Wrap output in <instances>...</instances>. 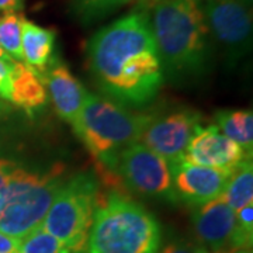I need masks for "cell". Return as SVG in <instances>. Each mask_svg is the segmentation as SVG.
I'll return each instance as SVG.
<instances>
[{
  "label": "cell",
  "mask_w": 253,
  "mask_h": 253,
  "mask_svg": "<svg viewBox=\"0 0 253 253\" xmlns=\"http://www.w3.org/2000/svg\"><path fill=\"white\" fill-rule=\"evenodd\" d=\"M17 253H78L48 234L42 226L20 239Z\"/></svg>",
  "instance_id": "19"
},
{
  "label": "cell",
  "mask_w": 253,
  "mask_h": 253,
  "mask_svg": "<svg viewBox=\"0 0 253 253\" xmlns=\"http://www.w3.org/2000/svg\"><path fill=\"white\" fill-rule=\"evenodd\" d=\"M14 166H16L14 162H11L9 159H4V158H0V210L3 207V203H4V199H6L10 174L13 172Z\"/></svg>",
  "instance_id": "21"
},
{
  "label": "cell",
  "mask_w": 253,
  "mask_h": 253,
  "mask_svg": "<svg viewBox=\"0 0 253 253\" xmlns=\"http://www.w3.org/2000/svg\"><path fill=\"white\" fill-rule=\"evenodd\" d=\"M191 225L199 241L197 244L207 252L238 249L235 211L222 197L196 207L191 215Z\"/></svg>",
  "instance_id": "11"
},
{
  "label": "cell",
  "mask_w": 253,
  "mask_h": 253,
  "mask_svg": "<svg viewBox=\"0 0 253 253\" xmlns=\"http://www.w3.org/2000/svg\"><path fill=\"white\" fill-rule=\"evenodd\" d=\"M49 65L51 68H46L42 75V82L46 84V93H49L56 113L73 126L89 93L73 76L66 65L54 61Z\"/></svg>",
  "instance_id": "13"
},
{
  "label": "cell",
  "mask_w": 253,
  "mask_h": 253,
  "mask_svg": "<svg viewBox=\"0 0 253 253\" xmlns=\"http://www.w3.org/2000/svg\"><path fill=\"white\" fill-rule=\"evenodd\" d=\"M100 89L121 104L144 106L162 87L165 72L148 11H131L99 30L86 46Z\"/></svg>",
  "instance_id": "1"
},
{
  "label": "cell",
  "mask_w": 253,
  "mask_h": 253,
  "mask_svg": "<svg viewBox=\"0 0 253 253\" xmlns=\"http://www.w3.org/2000/svg\"><path fill=\"white\" fill-rule=\"evenodd\" d=\"M204 253H232V251H221V252H207V251H206Z\"/></svg>",
  "instance_id": "32"
},
{
  "label": "cell",
  "mask_w": 253,
  "mask_h": 253,
  "mask_svg": "<svg viewBox=\"0 0 253 253\" xmlns=\"http://www.w3.org/2000/svg\"><path fill=\"white\" fill-rule=\"evenodd\" d=\"M20 239L0 231V253H17Z\"/></svg>",
  "instance_id": "24"
},
{
  "label": "cell",
  "mask_w": 253,
  "mask_h": 253,
  "mask_svg": "<svg viewBox=\"0 0 253 253\" xmlns=\"http://www.w3.org/2000/svg\"><path fill=\"white\" fill-rule=\"evenodd\" d=\"M218 129L252 156L253 113L251 110H222L215 114Z\"/></svg>",
  "instance_id": "16"
},
{
  "label": "cell",
  "mask_w": 253,
  "mask_h": 253,
  "mask_svg": "<svg viewBox=\"0 0 253 253\" xmlns=\"http://www.w3.org/2000/svg\"><path fill=\"white\" fill-rule=\"evenodd\" d=\"M13 62H6V61L0 59V99L6 100V101H10V93H11V65H13Z\"/></svg>",
  "instance_id": "22"
},
{
  "label": "cell",
  "mask_w": 253,
  "mask_h": 253,
  "mask_svg": "<svg viewBox=\"0 0 253 253\" xmlns=\"http://www.w3.org/2000/svg\"><path fill=\"white\" fill-rule=\"evenodd\" d=\"M149 118L151 116L134 114L118 103L89 93L73 129L100 168L109 176L117 177L120 155L139 142Z\"/></svg>",
  "instance_id": "4"
},
{
  "label": "cell",
  "mask_w": 253,
  "mask_h": 253,
  "mask_svg": "<svg viewBox=\"0 0 253 253\" xmlns=\"http://www.w3.org/2000/svg\"><path fill=\"white\" fill-rule=\"evenodd\" d=\"M20 13H4L0 17V46L13 61L23 62L21 52V23Z\"/></svg>",
  "instance_id": "18"
},
{
  "label": "cell",
  "mask_w": 253,
  "mask_h": 253,
  "mask_svg": "<svg viewBox=\"0 0 253 253\" xmlns=\"http://www.w3.org/2000/svg\"><path fill=\"white\" fill-rule=\"evenodd\" d=\"M10 101L27 113L44 107L48 101L42 78L24 62L14 61L11 65Z\"/></svg>",
  "instance_id": "14"
},
{
  "label": "cell",
  "mask_w": 253,
  "mask_h": 253,
  "mask_svg": "<svg viewBox=\"0 0 253 253\" xmlns=\"http://www.w3.org/2000/svg\"><path fill=\"white\" fill-rule=\"evenodd\" d=\"M128 3L131 0H72L73 10L83 23H94Z\"/></svg>",
  "instance_id": "20"
},
{
  "label": "cell",
  "mask_w": 253,
  "mask_h": 253,
  "mask_svg": "<svg viewBox=\"0 0 253 253\" xmlns=\"http://www.w3.org/2000/svg\"><path fill=\"white\" fill-rule=\"evenodd\" d=\"M149 18L163 72L180 79L206 71L212 41L201 6L191 0H162Z\"/></svg>",
  "instance_id": "2"
},
{
  "label": "cell",
  "mask_w": 253,
  "mask_h": 253,
  "mask_svg": "<svg viewBox=\"0 0 253 253\" xmlns=\"http://www.w3.org/2000/svg\"><path fill=\"white\" fill-rule=\"evenodd\" d=\"M66 180L62 165H55L44 172L16 165L0 210V231L21 239L40 228Z\"/></svg>",
  "instance_id": "5"
},
{
  "label": "cell",
  "mask_w": 253,
  "mask_h": 253,
  "mask_svg": "<svg viewBox=\"0 0 253 253\" xmlns=\"http://www.w3.org/2000/svg\"><path fill=\"white\" fill-rule=\"evenodd\" d=\"M161 226L141 204L113 193L101 201L91 222L87 253H158Z\"/></svg>",
  "instance_id": "3"
},
{
  "label": "cell",
  "mask_w": 253,
  "mask_h": 253,
  "mask_svg": "<svg viewBox=\"0 0 253 253\" xmlns=\"http://www.w3.org/2000/svg\"><path fill=\"white\" fill-rule=\"evenodd\" d=\"M232 253H252V248H238Z\"/></svg>",
  "instance_id": "28"
},
{
  "label": "cell",
  "mask_w": 253,
  "mask_h": 253,
  "mask_svg": "<svg viewBox=\"0 0 253 253\" xmlns=\"http://www.w3.org/2000/svg\"><path fill=\"white\" fill-rule=\"evenodd\" d=\"M6 110H7V106H6V104H4V103H3V101L0 100V116H1V114H3V113L6 111Z\"/></svg>",
  "instance_id": "29"
},
{
  "label": "cell",
  "mask_w": 253,
  "mask_h": 253,
  "mask_svg": "<svg viewBox=\"0 0 253 253\" xmlns=\"http://www.w3.org/2000/svg\"><path fill=\"white\" fill-rule=\"evenodd\" d=\"M239 1H242L245 6H248V7H251L252 9V4H253V0H239Z\"/></svg>",
  "instance_id": "30"
},
{
  "label": "cell",
  "mask_w": 253,
  "mask_h": 253,
  "mask_svg": "<svg viewBox=\"0 0 253 253\" xmlns=\"http://www.w3.org/2000/svg\"><path fill=\"white\" fill-rule=\"evenodd\" d=\"M55 37L54 30L41 27L26 18L21 23L23 62L40 73V76L44 75L49 63L52 62Z\"/></svg>",
  "instance_id": "15"
},
{
  "label": "cell",
  "mask_w": 253,
  "mask_h": 253,
  "mask_svg": "<svg viewBox=\"0 0 253 253\" xmlns=\"http://www.w3.org/2000/svg\"><path fill=\"white\" fill-rule=\"evenodd\" d=\"M99 200L97 179L79 173L63 184L41 226L73 252L83 253Z\"/></svg>",
  "instance_id": "6"
},
{
  "label": "cell",
  "mask_w": 253,
  "mask_h": 253,
  "mask_svg": "<svg viewBox=\"0 0 253 253\" xmlns=\"http://www.w3.org/2000/svg\"><path fill=\"white\" fill-rule=\"evenodd\" d=\"M176 200L199 207L222 196L235 169H214L180 161L170 165Z\"/></svg>",
  "instance_id": "10"
},
{
  "label": "cell",
  "mask_w": 253,
  "mask_h": 253,
  "mask_svg": "<svg viewBox=\"0 0 253 253\" xmlns=\"http://www.w3.org/2000/svg\"><path fill=\"white\" fill-rule=\"evenodd\" d=\"M224 201L234 211L251 204L253 200V166L252 159H246L236 166L231 174V179L226 184L221 196Z\"/></svg>",
  "instance_id": "17"
},
{
  "label": "cell",
  "mask_w": 253,
  "mask_h": 253,
  "mask_svg": "<svg viewBox=\"0 0 253 253\" xmlns=\"http://www.w3.org/2000/svg\"><path fill=\"white\" fill-rule=\"evenodd\" d=\"M206 249L191 241H176L168 244L159 253H204Z\"/></svg>",
  "instance_id": "23"
},
{
  "label": "cell",
  "mask_w": 253,
  "mask_h": 253,
  "mask_svg": "<svg viewBox=\"0 0 253 253\" xmlns=\"http://www.w3.org/2000/svg\"><path fill=\"white\" fill-rule=\"evenodd\" d=\"M136 4V9L138 10H144V11H148V10H152L162 0H131Z\"/></svg>",
  "instance_id": "26"
},
{
  "label": "cell",
  "mask_w": 253,
  "mask_h": 253,
  "mask_svg": "<svg viewBox=\"0 0 253 253\" xmlns=\"http://www.w3.org/2000/svg\"><path fill=\"white\" fill-rule=\"evenodd\" d=\"M246 159L252 156L224 135L217 126H200L183 158L184 162L214 169H235Z\"/></svg>",
  "instance_id": "12"
},
{
  "label": "cell",
  "mask_w": 253,
  "mask_h": 253,
  "mask_svg": "<svg viewBox=\"0 0 253 253\" xmlns=\"http://www.w3.org/2000/svg\"><path fill=\"white\" fill-rule=\"evenodd\" d=\"M193 3H196V4H199V6H203L207 0H191Z\"/></svg>",
  "instance_id": "31"
},
{
  "label": "cell",
  "mask_w": 253,
  "mask_h": 253,
  "mask_svg": "<svg viewBox=\"0 0 253 253\" xmlns=\"http://www.w3.org/2000/svg\"><path fill=\"white\" fill-rule=\"evenodd\" d=\"M0 59H1V61H6V62H13V59H11L9 55L3 51V48H1V46H0Z\"/></svg>",
  "instance_id": "27"
},
{
  "label": "cell",
  "mask_w": 253,
  "mask_h": 253,
  "mask_svg": "<svg viewBox=\"0 0 253 253\" xmlns=\"http://www.w3.org/2000/svg\"><path fill=\"white\" fill-rule=\"evenodd\" d=\"M211 41L238 61L252 45V9L239 0H207L203 6Z\"/></svg>",
  "instance_id": "8"
},
{
  "label": "cell",
  "mask_w": 253,
  "mask_h": 253,
  "mask_svg": "<svg viewBox=\"0 0 253 253\" xmlns=\"http://www.w3.org/2000/svg\"><path fill=\"white\" fill-rule=\"evenodd\" d=\"M200 126L201 116L191 110L174 111L162 117L151 116L139 142L172 165L183 161L190 141Z\"/></svg>",
  "instance_id": "9"
},
{
  "label": "cell",
  "mask_w": 253,
  "mask_h": 253,
  "mask_svg": "<svg viewBox=\"0 0 253 253\" xmlns=\"http://www.w3.org/2000/svg\"><path fill=\"white\" fill-rule=\"evenodd\" d=\"M118 180L135 194L176 203L170 163L141 142L120 155L116 169Z\"/></svg>",
  "instance_id": "7"
},
{
  "label": "cell",
  "mask_w": 253,
  "mask_h": 253,
  "mask_svg": "<svg viewBox=\"0 0 253 253\" xmlns=\"http://www.w3.org/2000/svg\"><path fill=\"white\" fill-rule=\"evenodd\" d=\"M24 7V0H0V13H20Z\"/></svg>",
  "instance_id": "25"
}]
</instances>
